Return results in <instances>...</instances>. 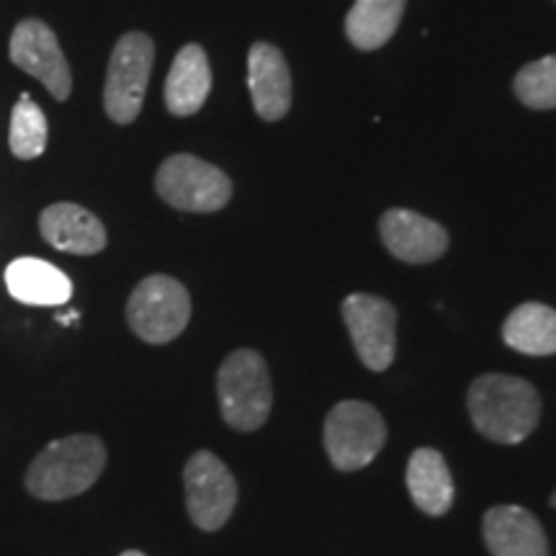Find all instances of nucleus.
Instances as JSON below:
<instances>
[{"label": "nucleus", "mask_w": 556, "mask_h": 556, "mask_svg": "<svg viewBox=\"0 0 556 556\" xmlns=\"http://www.w3.org/2000/svg\"><path fill=\"white\" fill-rule=\"evenodd\" d=\"M469 415L484 438L513 446L536 430L541 397L526 379L484 374L469 389Z\"/></svg>", "instance_id": "1"}, {"label": "nucleus", "mask_w": 556, "mask_h": 556, "mask_svg": "<svg viewBox=\"0 0 556 556\" xmlns=\"http://www.w3.org/2000/svg\"><path fill=\"white\" fill-rule=\"evenodd\" d=\"M106 467V446L99 435H67L41 448L26 471V490L37 500L60 503L90 490Z\"/></svg>", "instance_id": "2"}, {"label": "nucleus", "mask_w": 556, "mask_h": 556, "mask_svg": "<svg viewBox=\"0 0 556 556\" xmlns=\"http://www.w3.org/2000/svg\"><path fill=\"white\" fill-rule=\"evenodd\" d=\"M217 394L222 417L229 428L253 433L268 420L274 405V389L266 358L258 351L240 348L229 353L217 374Z\"/></svg>", "instance_id": "3"}, {"label": "nucleus", "mask_w": 556, "mask_h": 556, "mask_svg": "<svg viewBox=\"0 0 556 556\" xmlns=\"http://www.w3.org/2000/svg\"><path fill=\"white\" fill-rule=\"evenodd\" d=\"M191 319V296L170 276H150L137 283L127 302V323L144 343L165 345L186 330Z\"/></svg>", "instance_id": "4"}, {"label": "nucleus", "mask_w": 556, "mask_h": 556, "mask_svg": "<svg viewBox=\"0 0 556 556\" xmlns=\"http://www.w3.org/2000/svg\"><path fill=\"white\" fill-rule=\"evenodd\" d=\"M384 417L368 402H340L325 420V448H328L332 467L340 471H358L368 467L384 448Z\"/></svg>", "instance_id": "5"}, {"label": "nucleus", "mask_w": 556, "mask_h": 556, "mask_svg": "<svg viewBox=\"0 0 556 556\" xmlns=\"http://www.w3.org/2000/svg\"><path fill=\"white\" fill-rule=\"evenodd\" d=\"M155 62V45L148 34L129 31L116 41L109 60L103 109L116 124H131L139 116L148 93V83Z\"/></svg>", "instance_id": "6"}, {"label": "nucleus", "mask_w": 556, "mask_h": 556, "mask_svg": "<svg viewBox=\"0 0 556 556\" xmlns=\"http://www.w3.org/2000/svg\"><path fill=\"white\" fill-rule=\"evenodd\" d=\"M155 189L173 208L193 214L219 212L232 199V180L217 165L193 155H173L157 168Z\"/></svg>", "instance_id": "7"}, {"label": "nucleus", "mask_w": 556, "mask_h": 556, "mask_svg": "<svg viewBox=\"0 0 556 556\" xmlns=\"http://www.w3.org/2000/svg\"><path fill=\"white\" fill-rule=\"evenodd\" d=\"M186 507L201 531H219L238 505V482L212 451H199L184 469Z\"/></svg>", "instance_id": "8"}, {"label": "nucleus", "mask_w": 556, "mask_h": 556, "mask_svg": "<svg viewBox=\"0 0 556 556\" xmlns=\"http://www.w3.org/2000/svg\"><path fill=\"white\" fill-rule=\"evenodd\" d=\"M343 319L364 366L387 371L397 353V309L381 296L351 294L343 302Z\"/></svg>", "instance_id": "9"}, {"label": "nucleus", "mask_w": 556, "mask_h": 556, "mask_svg": "<svg viewBox=\"0 0 556 556\" xmlns=\"http://www.w3.org/2000/svg\"><path fill=\"white\" fill-rule=\"evenodd\" d=\"M11 62L37 78L58 101H67L73 93V73L62 54L58 37L45 21L26 18L13 29L9 45Z\"/></svg>", "instance_id": "10"}, {"label": "nucleus", "mask_w": 556, "mask_h": 556, "mask_svg": "<svg viewBox=\"0 0 556 556\" xmlns=\"http://www.w3.org/2000/svg\"><path fill=\"white\" fill-rule=\"evenodd\" d=\"M379 232L394 258L415 266L438 261L448 248L446 229L409 208H389L379 222Z\"/></svg>", "instance_id": "11"}, {"label": "nucleus", "mask_w": 556, "mask_h": 556, "mask_svg": "<svg viewBox=\"0 0 556 556\" xmlns=\"http://www.w3.org/2000/svg\"><path fill=\"white\" fill-rule=\"evenodd\" d=\"M41 238L70 255H96L106 248V227L93 212L70 201L47 206L39 217Z\"/></svg>", "instance_id": "12"}, {"label": "nucleus", "mask_w": 556, "mask_h": 556, "mask_svg": "<svg viewBox=\"0 0 556 556\" xmlns=\"http://www.w3.org/2000/svg\"><path fill=\"white\" fill-rule=\"evenodd\" d=\"M248 88L261 119L278 122L291 106V75L281 50L258 41L248 54Z\"/></svg>", "instance_id": "13"}, {"label": "nucleus", "mask_w": 556, "mask_h": 556, "mask_svg": "<svg viewBox=\"0 0 556 556\" xmlns=\"http://www.w3.org/2000/svg\"><path fill=\"white\" fill-rule=\"evenodd\" d=\"M492 556H548V541L533 513L518 505H497L482 520Z\"/></svg>", "instance_id": "14"}, {"label": "nucleus", "mask_w": 556, "mask_h": 556, "mask_svg": "<svg viewBox=\"0 0 556 556\" xmlns=\"http://www.w3.org/2000/svg\"><path fill=\"white\" fill-rule=\"evenodd\" d=\"M5 289L29 307H62L73 299V281L65 270L41 258H16L5 268Z\"/></svg>", "instance_id": "15"}, {"label": "nucleus", "mask_w": 556, "mask_h": 556, "mask_svg": "<svg viewBox=\"0 0 556 556\" xmlns=\"http://www.w3.org/2000/svg\"><path fill=\"white\" fill-rule=\"evenodd\" d=\"M212 90V67L199 45H186L176 54L165 80V106L176 116H193Z\"/></svg>", "instance_id": "16"}, {"label": "nucleus", "mask_w": 556, "mask_h": 556, "mask_svg": "<svg viewBox=\"0 0 556 556\" xmlns=\"http://www.w3.org/2000/svg\"><path fill=\"white\" fill-rule=\"evenodd\" d=\"M407 490L426 516H446L456 492L443 454H438L435 448H417L407 464Z\"/></svg>", "instance_id": "17"}, {"label": "nucleus", "mask_w": 556, "mask_h": 556, "mask_svg": "<svg viewBox=\"0 0 556 556\" xmlns=\"http://www.w3.org/2000/svg\"><path fill=\"white\" fill-rule=\"evenodd\" d=\"M503 340L526 356H554L556 353V309L528 302L510 312L503 325Z\"/></svg>", "instance_id": "18"}, {"label": "nucleus", "mask_w": 556, "mask_h": 556, "mask_svg": "<svg viewBox=\"0 0 556 556\" xmlns=\"http://www.w3.org/2000/svg\"><path fill=\"white\" fill-rule=\"evenodd\" d=\"M407 0H356L348 11L345 34L358 50H379L397 31Z\"/></svg>", "instance_id": "19"}, {"label": "nucleus", "mask_w": 556, "mask_h": 556, "mask_svg": "<svg viewBox=\"0 0 556 556\" xmlns=\"http://www.w3.org/2000/svg\"><path fill=\"white\" fill-rule=\"evenodd\" d=\"M47 116L29 93H21V99L11 111L9 148L18 160H37L47 150Z\"/></svg>", "instance_id": "20"}, {"label": "nucleus", "mask_w": 556, "mask_h": 556, "mask_svg": "<svg viewBox=\"0 0 556 556\" xmlns=\"http://www.w3.org/2000/svg\"><path fill=\"white\" fill-rule=\"evenodd\" d=\"M516 96L531 109H556V54L520 70L516 75Z\"/></svg>", "instance_id": "21"}, {"label": "nucleus", "mask_w": 556, "mask_h": 556, "mask_svg": "<svg viewBox=\"0 0 556 556\" xmlns=\"http://www.w3.org/2000/svg\"><path fill=\"white\" fill-rule=\"evenodd\" d=\"M75 319H78V312H70V315H58V323H62V325L75 323Z\"/></svg>", "instance_id": "22"}, {"label": "nucleus", "mask_w": 556, "mask_h": 556, "mask_svg": "<svg viewBox=\"0 0 556 556\" xmlns=\"http://www.w3.org/2000/svg\"><path fill=\"white\" fill-rule=\"evenodd\" d=\"M119 556H144L142 552H135V548H129V552H124V554H119Z\"/></svg>", "instance_id": "23"}, {"label": "nucleus", "mask_w": 556, "mask_h": 556, "mask_svg": "<svg viewBox=\"0 0 556 556\" xmlns=\"http://www.w3.org/2000/svg\"><path fill=\"white\" fill-rule=\"evenodd\" d=\"M552 505L556 507V492H554V495H552Z\"/></svg>", "instance_id": "24"}]
</instances>
